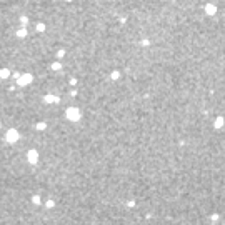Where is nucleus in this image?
Instances as JSON below:
<instances>
[{
	"label": "nucleus",
	"instance_id": "13",
	"mask_svg": "<svg viewBox=\"0 0 225 225\" xmlns=\"http://www.w3.org/2000/svg\"><path fill=\"white\" fill-rule=\"evenodd\" d=\"M209 220H210L212 223H217V222L220 220V213H212V215H209Z\"/></svg>",
	"mask_w": 225,
	"mask_h": 225
},
{
	"label": "nucleus",
	"instance_id": "17",
	"mask_svg": "<svg viewBox=\"0 0 225 225\" xmlns=\"http://www.w3.org/2000/svg\"><path fill=\"white\" fill-rule=\"evenodd\" d=\"M65 57V48H59L57 50V60H62Z\"/></svg>",
	"mask_w": 225,
	"mask_h": 225
},
{
	"label": "nucleus",
	"instance_id": "5",
	"mask_svg": "<svg viewBox=\"0 0 225 225\" xmlns=\"http://www.w3.org/2000/svg\"><path fill=\"white\" fill-rule=\"evenodd\" d=\"M203 12H205V15L213 17V15L217 13V5H215V4H207V5L203 7Z\"/></svg>",
	"mask_w": 225,
	"mask_h": 225
},
{
	"label": "nucleus",
	"instance_id": "9",
	"mask_svg": "<svg viewBox=\"0 0 225 225\" xmlns=\"http://www.w3.org/2000/svg\"><path fill=\"white\" fill-rule=\"evenodd\" d=\"M223 123H225V120H223V117L220 115V117H217V118H215V122H213V128H222V127H223Z\"/></svg>",
	"mask_w": 225,
	"mask_h": 225
},
{
	"label": "nucleus",
	"instance_id": "25",
	"mask_svg": "<svg viewBox=\"0 0 225 225\" xmlns=\"http://www.w3.org/2000/svg\"><path fill=\"white\" fill-rule=\"evenodd\" d=\"M65 2H73V0H65Z\"/></svg>",
	"mask_w": 225,
	"mask_h": 225
},
{
	"label": "nucleus",
	"instance_id": "16",
	"mask_svg": "<svg viewBox=\"0 0 225 225\" xmlns=\"http://www.w3.org/2000/svg\"><path fill=\"white\" fill-rule=\"evenodd\" d=\"M120 75H122V73H120L118 70H114V72L110 73V79H112V80H118V79H120Z\"/></svg>",
	"mask_w": 225,
	"mask_h": 225
},
{
	"label": "nucleus",
	"instance_id": "1",
	"mask_svg": "<svg viewBox=\"0 0 225 225\" xmlns=\"http://www.w3.org/2000/svg\"><path fill=\"white\" fill-rule=\"evenodd\" d=\"M65 118H67L68 122H72V123L80 122V120H82V110H80L79 107H68V108L65 110Z\"/></svg>",
	"mask_w": 225,
	"mask_h": 225
},
{
	"label": "nucleus",
	"instance_id": "11",
	"mask_svg": "<svg viewBox=\"0 0 225 225\" xmlns=\"http://www.w3.org/2000/svg\"><path fill=\"white\" fill-rule=\"evenodd\" d=\"M12 75V72L8 68H0V79H8Z\"/></svg>",
	"mask_w": 225,
	"mask_h": 225
},
{
	"label": "nucleus",
	"instance_id": "2",
	"mask_svg": "<svg viewBox=\"0 0 225 225\" xmlns=\"http://www.w3.org/2000/svg\"><path fill=\"white\" fill-rule=\"evenodd\" d=\"M18 140H20V132L17 128H8L5 132V142L7 143H15Z\"/></svg>",
	"mask_w": 225,
	"mask_h": 225
},
{
	"label": "nucleus",
	"instance_id": "10",
	"mask_svg": "<svg viewBox=\"0 0 225 225\" xmlns=\"http://www.w3.org/2000/svg\"><path fill=\"white\" fill-rule=\"evenodd\" d=\"M30 200H32V203H33V205H40V203H42V197H40L39 193H33Z\"/></svg>",
	"mask_w": 225,
	"mask_h": 225
},
{
	"label": "nucleus",
	"instance_id": "7",
	"mask_svg": "<svg viewBox=\"0 0 225 225\" xmlns=\"http://www.w3.org/2000/svg\"><path fill=\"white\" fill-rule=\"evenodd\" d=\"M62 68H63L62 60H55V62L50 63V70H53V72H62Z\"/></svg>",
	"mask_w": 225,
	"mask_h": 225
},
{
	"label": "nucleus",
	"instance_id": "4",
	"mask_svg": "<svg viewBox=\"0 0 225 225\" xmlns=\"http://www.w3.org/2000/svg\"><path fill=\"white\" fill-rule=\"evenodd\" d=\"M39 158H40V155H39V152H37V150H28L27 152V160H28V163L30 165H37L39 163Z\"/></svg>",
	"mask_w": 225,
	"mask_h": 225
},
{
	"label": "nucleus",
	"instance_id": "18",
	"mask_svg": "<svg viewBox=\"0 0 225 225\" xmlns=\"http://www.w3.org/2000/svg\"><path fill=\"white\" fill-rule=\"evenodd\" d=\"M20 24H22V27H27L28 25V17H20Z\"/></svg>",
	"mask_w": 225,
	"mask_h": 225
},
{
	"label": "nucleus",
	"instance_id": "22",
	"mask_svg": "<svg viewBox=\"0 0 225 225\" xmlns=\"http://www.w3.org/2000/svg\"><path fill=\"white\" fill-rule=\"evenodd\" d=\"M20 75H22V73H20V72H12V75H10V77H13V79H15V80H17V79H18V77H20Z\"/></svg>",
	"mask_w": 225,
	"mask_h": 225
},
{
	"label": "nucleus",
	"instance_id": "12",
	"mask_svg": "<svg viewBox=\"0 0 225 225\" xmlns=\"http://www.w3.org/2000/svg\"><path fill=\"white\" fill-rule=\"evenodd\" d=\"M35 30H37V32H39V33H43V32L47 30V25H45L43 22H39V24H37V25H35Z\"/></svg>",
	"mask_w": 225,
	"mask_h": 225
},
{
	"label": "nucleus",
	"instance_id": "26",
	"mask_svg": "<svg viewBox=\"0 0 225 225\" xmlns=\"http://www.w3.org/2000/svg\"><path fill=\"white\" fill-rule=\"evenodd\" d=\"M0 128H2V123H0Z\"/></svg>",
	"mask_w": 225,
	"mask_h": 225
},
{
	"label": "nucleus",
	"instance_id": "19",
	"mask_svg": "<svg viewBox=\"0 0 225 225\" xmlns=\"http://www.w3.org/2000/svg\"><path fill=\"white\" fill-rule=\"evenodd\" d=\"M68 83H70V87H77V83H79V80L75 79V77H70V80H68Z\"/></svg>",
	"mask_w": 225,
	"mask_h": 225
},
{
	"label": "nucleus",
	"instance_id": "6",
	"mask_svg": "<svg viewBox=\"0 0 225 225\" xmlns=\"http://www.w3.org/2000/svg\"><path fill=\"white\" fill-rule=\"evenodd\" d=\"M43 102H45V103H59V102H60V97L53 95V93H47V95L43 97Z\"/></svg>",
	"mask_w": 225,
	"mask_h": 225
},
{
	"label": "nucleus",
	"instance_id": "23",
	"mask_svg": "<svg viewBox=\"0 0 225 225\" xmlns=\"http://www.w3.org/2000/svg\"><path fill=\"white\" fill-rule=\"evenodd\" d=\"M77 93H79L77 88H72V90H70V95H72V97H77Z\"/></svg>",
	"mask_w": 225,
	"mask_h": 225
},
{
	"label": "nucleus",
	"instance_id": "8",
	"mask_svg": "<svg viewBox=\"0 0 225 225\" xmlns=\"http://www.w3.org/2000/svg\"><path fill=\"white\" fill-rule=\"evenodd\" d=\"M27 33H28V32H27V27H20V28L17 30V33H15V35L18 37V39H25V37H27Z\"/></svg>",
	"mask_w": 225,
	"mask_h": 225
},
{
	"label": "nucleus",
	"instance_id": "20",
	"mask_svg": "<svg viewBox=\"0 0 225 225\" xmlns=\"http://www.w3.org/2000/svg\"><path fill=\"white\" fill-rule=\"evenodd\" d=\"M125 205H127V209H134L135 207V200H127Z\"/></svg>",
	"mask_w": 225,
	"mask_h": 225
},
{
	"label": "nucleus",
	"instance_id": "14",
	"mask_svg": "<svg viewBox=\"0 0 225 225\" xmlns=\"http://www.w3.org/2000/svg\"><path fill=\"white\" fill-rule=\"evenodd\" d=\"M43 205H45V209H53V207H55V200H53V198H48V200H45Z\"/></svg>",
	"mask_w": 225,
	"mask_h": 225
},
{
	"label": "nucleus",
	"instance_id": "24",
	"mask_svg": "<svg viewBox=\"0 0 225 225\" xmlns=\"http://www.w3.org/2000/svg\"><path fill=\"white\" fill-rule=\"evenodd\" d=\"M118 22H120V24H122V25H123V24H125V22H127V18H125V17H120V18H118Z\"/></svg>",
	"mask_w": 225,
	"mask_h": 225
},
{
	"label": "nucleus",
	"instance_id": "3",
	"mask_svg": "<svg viewBox=\"0 0 225 225\" xmlns=\"http://www.w3.org/2000/svg\"><path fill=\"white\" fill-rule=\"evenodd\" d=\"M15 82H17L18 87H27V85H30V83L33 82V75H32V73H22Z\"/></svg>",
	"mask_w": 225,
	"mask_h": 225
},
{
	"label": "nucleus",
	"instance_id": "15",
	"mask_svg": "<svg viewBox=\"0 0 225 225\" xmlns=\"http://www.w3.org/2000/svg\"><path fill=\"white\" fill-rule=\"evenodd\" d=\"M35 128H37V130H40V132H43V130L47 128V122H39V123L35 125Z\"/></svg>",
	"mask_w": 225,
	"mask_h": 225
},
{
	"label": "nucleus",
	"instance_id": "21",
	"mask_svg": "<svg viewBox=\"0 0 225 225\" xmlns=\"http://www.w3.org/2000/svg\"><path fill=\"white\" fill-rule=\"evenodd\" d=\"M148 45H150V40H148V39H142V40H140V47H148Z\"/></svg>",
	"mask_w": 225,
	"mask_h": 225
}]
</instances>
